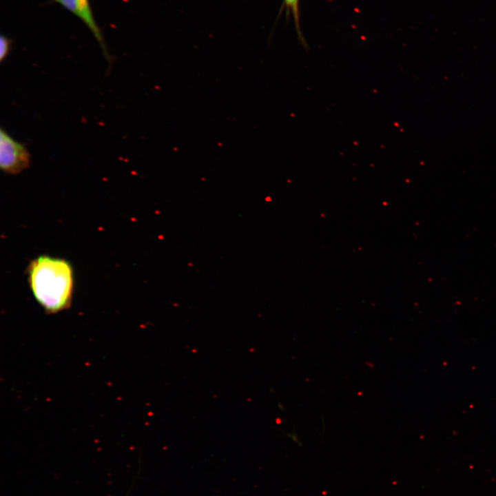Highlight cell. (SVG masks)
Segmentation results:
<instances>
[{
    "label": "cell",
    "mask_w": 496,
    "mask_h": 496,
    "mask_svg": "<svg viewBox=\"0 0 496 496\" xmlns=\"http://www.w3.org/2000/svg\"><path fill=\"white\" fill-rule=\"evenodd\" d=\"M285 1L287 5L292 8L295 15V18L297 19L298 0H285Z\"/></svg>",
    "instance_id": "5b68a950"
},
{
    "label": "cell",
    "mask_w": 496,
    "mask_h": 496,
    "mask_svg": "<svg viewBox=\"0 0 496 496\" xmlns=\"http://www.w3.org/2000/svg\"><path fill=\"white\" fill-rule=\"evenodd\" d=\"M28 281L37 302L48 313L67 309L73 291V271L65 260L41 256L28 267Z\"/></svg>",
    "instance_id": "6da1fadb"
},
{
    "label": "cell",
    "mask_w": 496,
    "mask_h": 496,
    "mask_svg": "<svg viewBox=\"0 0 496 496\" xmlns=\"http://www.w3.org/2000/svg\"><path fill=\"white\" fill-rule=\"evenodd\" d=\"M70 12L78 17L90 30L98 42L102 52L109 65L112 63V57L103 36L101 30L96 23L89 0H54Z\"/></svg>",
    "instance_id": "3957f363"
},
{
    "label": "cell",
    "mask_w": 496,
    "mask_h": 496,
    "mask_svg": "<svg viewBox=\"0 0 496 496\" xmlns=\"http://www.w3.org/2000/svg\"><path fill=\"white\" fill-rule=\"evenodd\" d=\"M11 48V40L2 34L0 37V61L3 62L8 56Z\"/></svg>",
    "instance_id": "277c9868"
},
{
    "label": "cell",
    "mask_w": 496,
    "mask_h": 496,
    "mask_svg": "<svg viewBox=\"0 0 496 496\" xmlns=\"http://www.w3.org/2000/svg\"><path fill=\"white\" fill-rule=\"evenodd\" d=\"M30 154L26 147L0 130V167L8 174H18L29 167Z\"/></svg>",
    "instance_id": "7a4b0ae2"
}]
</instances>
